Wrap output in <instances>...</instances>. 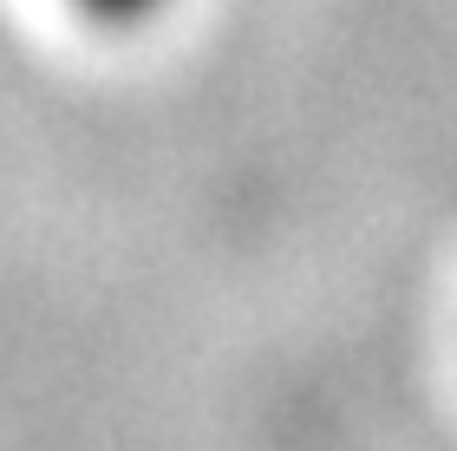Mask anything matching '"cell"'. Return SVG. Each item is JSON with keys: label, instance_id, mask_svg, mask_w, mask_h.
I'll use <instances>...</instances> for the list:
<instances>
[{"label": "cell", "instance_id": "cell-1", "mask_svg": "<svg viewBox=\"0 0 457 451\" xmlns=\"http://www.w3.org/2000/svg\"><path fill=\"white\" fill-rule=\"evenodd\" d=\"M86 13H98V20H144V13H157L163 0H79Z\"/></svg>", "mask_w": 457, "mask_h": 451}]
</instances>
